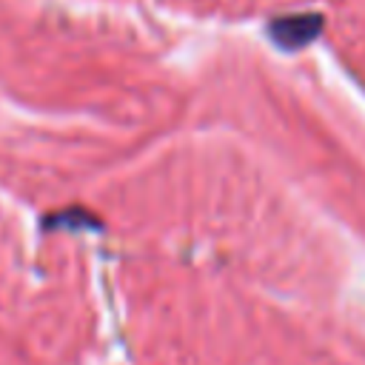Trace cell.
Returning <instances> with one entry per match:
<instances>
[{
	"instance_id": "cell-1",
	"label": "cell",
	"mask_w": 365,
	"mask_h": 365,
	"mask_svg": "<svg viewBox=\"0 0 365 365\" xmlns=\"http://www.w3.org/2000/svg\"><path fill=\"white\" fill-rule=\"evenodd\" d=\"M322 29V20L317 14H299V17H282L271 23V37L282 46V48H299L305 43H311Z\"/></svg>"
}]
</instances>
